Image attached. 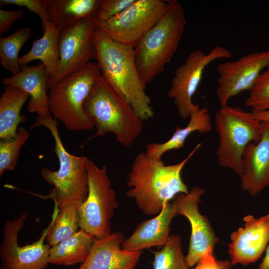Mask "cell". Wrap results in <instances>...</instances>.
Wrapping results in <instances>:
<instances>
[{
  "label": "cell",
  "instance_id": "18",
  "mask_svg": "<svg viewBox=\"0 0 269 269\" xmlns=\"http://www.w3.org/2000/svg\"><path fill=\"white\" fill-rule=\"evenodd\" d=\"M177 215L174 201L167 202L155 217L139 224L131 235L124 239L122 248L134 252L155 246L163 247L170 237L171 222Z\"/></svg>",
  "mask_w": 269,
  "mask_h": 269
},
{
  "label": "cell",
  "instance_id": "29",
  "mask_svg": "<svg viewBox=\"0 0 269 269\" xmlns=\"http://www.w3.org/2000/svg\"><path fill=\"white\" fill-rule=\"evenodd\" d=\"M245 104L251 108L252 112L269 109V66L261 73L254 83Z\"/></svg>",
  "mask_w": 269,
  "mask_h": 269
},
{
  "label": "cell",
  "instance_id": "10",
  "mask_svg": "<svg viewBox=\"0 0 269 269\" xmlns=\"http://www.w3.org/2000/svg\"><path fill=\"white\" fill-rule=\"evenodd\" d=\"M231 52L221 46H216L207 54L200 49L192 51L184 63L175 70L167 96L173 100L180 117L189 118L197 104L192 102L202 78L205 68L212 61L221 58H230Z\"/></svg>",
  "mask_w": 269,
  "mask_h": 269
},
{
  "label": "cell",
  "instance_id": "6",
  "mask_svg": "<svg viewBox=\"0 0 269 269\" xmlns=\"http://www.w3.org/2000/svg\"><path fill=\"white\" fill-rule=\"evenodd\" d=\"M101 76L97 62L91 61L48 89L50 113L68 130L77 132L93 129V125L84 110V104Z\"/></svg>",
  "mask_w": 269,
  "mask_h": 269
},
{
  "label": "cell",
  "instance_id": "26",
  "mask_svg": "<svg viewBox=\"0 0 269 269\" xmlns=\"http://www.w3.org/2000/svg\"><path fill=\"white\" fill-rule=\"evenodd\" d=\"M30 29L24 27L11 35L0 38V60L2 67L12 75L21 70L19 52L23 44L29 39Z\"/></svg>",
  "mask_w": 269,
  "mask_h": 269
},
{
  "label": "cell",
  "instance_id": "34",
  "mask_svg": "<svg viewBox=\"0 0 269 269\" xmlns=\"http://www.w3.org/2000/svg\"><path fill=\"white\" fill-rule=\"evenodd\" d=\"M252 113L254 117L259 121L269 122V109L263 111L252 112Z\"/></svg>",
  "mask_w": 269,
  "mask_h": 269
},
{
  "label": "cell",
  "instance_id": "25",
  "mask_svg": "<svg viewBox=\"0 0 269 269\" xmlns=\"http://www.w3.org/2000/svg\"><path fill=\"white\" fill-rule=\"evenodd\" d=\"M80 216L78 207L70 204L58 210L52 226L45 238L52 247L72 236L79 230Z\"/></svg>",
  "mask_w": 269,
  "mask_h": 269
},
{
  "label": "cell",
  "instance_id": "1",
  "mask_svg": "<svg viewBox=\"0 0 269 269\" xmlns=\"http://www.w3.org/2000/svg\"><path fill=\"white\" fill-rule=\"evenodd\" d=\"M201 145L199 143L184 159L171 165H165L161 158L149 157L145 152L138 153L128 175L127 185L130 189L126 196L134 198L145 214H158L176 195L189 192L181 172Z\"/></svg>",
  "mask_w": 269,
  "mask_h": 269
},
{
  "label": "cell",
  "instance_id": "12",
  "mask_svg": "<svg viewBox=\"0 0 269 269\" xmlns=\"http://www.w3.org/2000/svg\"><path fill=\"white\" fill-rule=\"evenodd\" d=\"M93 18L82 19L61 30L58 39L59 68L56 76L47 84V89L92 60H96Z\"/></svg>",
  "mask_w": 269,
  "mask_h": 269
},
{
  "label": "cell",
  "instance_id": "4",
  "mask_svg": "<svg viewBox=\"0 0 269 269\" xmlns=\"http://www.w3.org/2000/svg\"><path fill=\"white\" fill-rule=\"evenodd\" d=\"M84 108L96 128L92 137L103 136L111 133L122 145L130 148L142 131L143 121L102 76L91 90Z\"/></svg>",
  "mask_w": 269,
  "mask_h": 269
},
{
  "label": "cell",
  "instance_id": "2",
  "mask_svg": "<svg viewBox=\"0 0 269 269\" xmlns=\"http://www.w3.org/2000/svg\"><path fill=\"white\" fill-rule=\"evenodd\" d=\"M94 38L96 62L104 80L142 121L152 118L154 114L151 100L138 71L134 47L116 42L99 29H96Z\"/></svg>",
  "mask_w": 269,
  "mask_h": 269
},
{
  "label": "cell",
  "instance_id": "17",
  "mask_svg": "<svg viewBox=\"0 0 269 269\" xmlns=\"http://www.w3.org/2000/svg\"><path fill=\"white\" fill-rule=\"evenodd\" d=\"M124 239L120 231L95 238L89 256L78 269H134L142 252L123 250Z\"/></svg>",
  "mask_w": 269,
  "mask_h": 269
},
{
  "label": "cell",
  "instance_id": "21",
  "mask_svg": "<svg viewBox=\"0 0 269 269\" xmlns=\"http://www.w3.org/2000/svg\"><path fill=\"white\" fill-rule=\"evenodd\" d=\"M189 118L187 126L182 128L177 127L167 141L147 144L145 151L146 154L152 158L161 159L165 152L173 149H178L184 146L186 139L193 133L198 132L206 134L212 130L210 116L207 108H200L197 104Z\"/></svg>",
  "mask_w": 269,
  "mask_h": 269
},
{
  "label": "cell",
  "instance_id": "7",
  "mask_svg": "<svg viewBox=\"0 0 269 269\" xmlns=\"http://www.w3.org/2000/svg\"><path fill=\"white\" fill-rule=\"evenodd\" d=\"M215 122L219 135L218 162L221 166L233 170L240 176L244 149L251 142L260 140L262 122L254 117L252 112L228 105L220 107L216 112Z\"/></svg>",
  "mask_w": 269,
  "mask_h": 269
},
{
  "label": "cell",
  "instance_id": "33",
  "mask_svg": "<svg viewBox=\"0 0 269 269\" xmlns=\"http://www.w3.org/2000/svg\"><path fill=\"white\" fill-rule=\"evenodd\" d=\"M24 15L22 9L6 10L0 9V35L11 29L12 24Z\"/></svg>",
  "mask_w": 269,
  "mask_h": 269
},
{
  "label": "cell",
  "instance_id": "24",
  "mask_svg": "<svg viewBox=\"0 0 269 269\" xmlns=\"http://www.w3.org/2000/svg\"><path fill=\"white\" fill-rule=\"evenodd\" d=\"M95 238L82 229L50 247L49 264L69 266L83 263L89 256Z\"/></svg>",
  "mask_w": 269,
  "mask_h": 269
},
{
  "label": "cell",
  "instance_id": "11",
  "mask_svg": "<svg viewBox=\"0 0 269 269\" xmlns=\"http://www.w3.org/2000/svg\"><path fill=\"white\" fill-rule=\"evenodd\" d=\"M167 0H135L99 29L116 42L134 47L164 12Z\"/></svg>",
  "mask_w": 269,
  "mask_h": 269
},
{
  "label": "cell",
  "instance_id": "14",
  "mask_svg": "<svg viewBox=\"0 0 269 269\" xmlns=\"http://www.w3.org/2000/svg\"><path fill=\"white\" fill-rule=\"evenodd\" d=\"M205 191L204 188L196 186L187 194H179L173 199L177 215L185 216L191 226L189 249L185 257L189 268L195 266L206 253L213 251L218 241L208 219L198 210L199 202Z\"/></svg>",
  "mask_w": 269,
  "mask_h": 269
},
{
  "label": "cell",
  "instance_id": "30",
  "mask_svg": "<svg viewBox=\"0 0 269 269\" xmlns=\"http://www.w3.org/2000/svg\"><path fill=\"white\" fill-rule=\"evenodd\" d=\"M135 0H101L94 16L96 29L111 18L116 16Z\"/></svg>",
  "mask_w": 269,
  "mask_h": 269
},
{
  "label": "cell",
  "instance_id": "20",
  "mask_svg": "<svg viewBox=\"0 0 269 269\" xmlns=\"http://www.w3.org/2000/svg\"><path fill=\"white\" fill-rule=\"evenodd\" d=\"M42 28L43 36L33 41L30 50L19 57L18 61L21 66L39 60L44 65L48 84L56 76L59 68L58 39L61 29L52 21L47 22Z\"/></svg>",
  "mask_w": 269,
  "mask_h": 269
},
{
  "label": "cell",
  "instance_id": "5",
  "mask_svg": "<svg viewBox=\"0 0 269 269\" xmlns=\"http://www.w3.org/2000/svg\"><path fill=\"white\" fill-rule=\"evenodd\" d=\"M43 126L48 129L54 141V151L58 158L59 167L56 171L43 168L42 178L54 188L50 197L58 210L70 204L78 207L86 200L88 193V175L86 156H78L69 153L61 140L57 120L51 116H37L32 128Z\"/></svg>",
  "mask_w": 269,
  "mask_h": 269
},
{
  "label": "cell",
  "instance_id": "15",
  "mask_svg": "<svg viewBox=\"0 0 269 269\" xmlns=\"http://www.w3.org/2000/svg\"><path fill=\"white\" fill-rule=\"evenodd\" d=\"M244 227L231 235L228 254L232 265L256 262L269 242V214L258 218L251 215L243 219Z\"/></svg>",
  "mask_w": 269,
  "mask_h": 269
},
{
  "label": "cell",
  "instance_id": "22",
  "mask_svg": "<svg viewBox=\"0 0 269 269\" xmlns=\"http://www.w3.org/2000/svg\"><path fill=\"white\" fill-rule=\"evenodd\" d=\"M29 95L11 85H4L0 97V139L13 137L20 123L27 120L20 115L21 110Z\"/></svg>",
  "mask_w": 269,
  "mask_h": 269
},
{
  "label": "cell",
  "instance_id": "27",
  "mask_svg": "<svg viewBox=\"0 0 269 269\" xmlns=\"http://www.w3.org/2000/svg\"><path fill=\"white\" fill-rule=\"evenodd\" d=\"M154 255L153 269H189L186 264L179 236L170 235L162 249L152 252Z\"/></svg>",
  "mask_w": 269,
  "mask_h": 269
},
{
  "label": "cell",
  "instance_id": "23",
  "mask_svg": "<svg viewBox=\"0 0 269 269\" xmlns=\"http://www.w3.org/2000/svg\"><path fill=\"white\" fill-rule=\"evenodd\" d=\"M101 0H46L51 21L61 30L94 17Z\"/></svg>",
  "mask_w": 269,
  "mask_h": 269
},
{
  "label": "cell",
  "instance_id": "8",
  "mask_svg": "<svg viewBox=\"0 0 269 269\" xmlns=\"http://www.w3.org/2000/svg\"><path fill=\"white\" fill-rule=\"evenodd\" d=\"M88 193L85 202L78 207L80 229L96 239L111 234V221L118 207L116 193L107 173V167H98L91 158L87 164Z\"/></svg>",
  "mask_w": 269,
  "mask_h": 269
},
{
  "label": "cell",
  "instance_id": "31",
  "mask_svg": "<svg viewBox=\"0 0 269 269\" xmlns=\"http://www.w3.org/2000/svg\"><path fill=\"white\" fill-rule=\"evenodd\" d=\"M15 5L24 7L32 12L38 15L42 22V27L51 21L46 0H0V6Z\"/></svg>",
  "mask_w": 269,
  "mask_h": 269
},
{
  "label": "cell",
  "instance_id": "28",
  "mask_svg": "<svg viewBox=\"0 0 269 269\" xmlns=\"http://www.w3.org/2000/svg\"><path fill=\"white\" fill-rule=\"evenodd\" d=\"M29 132L24 128L18 129L12 138L0 141V177L6 170L15 169L21 146L29 138Z\"/></svg>",
  "mask_w": 269,
  "mask_h": 269
},
{
  "label": "cell",
  "instance_id": "16",
  "mask_svg": "<svg viewBox=\"0 0 269 269\" xmlns=\"http://www.w3.org/2000/svg\"><path fill=\"white\" fill-rule=\"evenodd\" d=\"M262 124L260 140L247 145L242 161L241 188L252 196L269 186V122Z\"/></svg>",
  "mask_w": 269,
  "mask_h": 269
},
{
  "label": "cell",
  "instance_id": "19",
  "mask_svg": "<svg viewBox=\"0 0 269 269\" xmlns=\"http://www.w3.org/2000/svg\"><path fill=\"white\" fill-rule=\"evenodd\" d=\"M1 81L4 85L14 86L29 95L27 105L29 112L42 117L51 116L46 92L48 78L42 63L31 66L21 65L18 73L4 77Z\"/></svg>",
  "mask_w": 269,
  "mask_h": 269
},
{
  "label": "cell",
  "instance_id": "13",
  "mask_svg": "<svg viewBox=\"0 0 269 269\" xmlns=\"http://www.w3.org/2000/svg\"><path fill=\"white\" fill-rule=\"evenodd\" d=\"M269 66V49L219 64L216 92L220 107L227 106L231 98L250 90L263 70Z\"/></svg>",
  "mask_w": 269,
  "mask_h": 269
},
{
  "label": "cell",
  "instance_id": "3",
  "mask_svg": "<svg viewBox=\"0 0 269 269\" xmlns=\"http://www.w3.org/2000/svg\"><path fill=\"white\" fill-rule=\"evenodd\" d=\"M186 23L180 3L177 0H167L162 14L134 47L138 71L145 85L160 74L171 60Z\"/></svg>",
  "mask_w": 269,
  "mask_h": 269
},
{
  "label": "cell",
  "instance_id": "35",
  "mask_svg": "<svg viewBox=\"0 0 269 269\" xmlns=\"http://www.w3.org/2000/svg\"><path fill=\"white\" fill-rule=\"evenodd\" d=\"M258 269H269V242L266 249V254Z\"/></svg>",
  "mask_w": 269,
  "mask_h": 269
},
{
  "label": "cell",
  "instance_id": "9",
  "mask_svg": "<svg viewBox=\"0 0 269 269\" xmlns=\"http://www.w3.org/2000/svg\"><path fill=\"white\" fill-rule=\"evenodd\" d=\"M58 211L55 208L49 226L43 231L38 240L25 246H19L18 233L27 217L24 211L12 221L6 220L3 228L2 242L0 246L1 269H45L49 264L50 246L45 243L46 237Z\"/></svg>",
  "mask_w": 269,
  "mask_h": 269
},
{
  "label": "cell",
  "instance_id": "32",
  "mask_svg": "<svg viewBox=\"0 0 269 269\" xmlns=\"http://www.w3.org/2000/svg\"><path fill=\"white\" fill-rule=\"evenodd\" d=\"M230 260H217L213 255V251L206 253L193 269H230Z\"/></svg>",
  "mask_w": 269,
  "mask_h": 269
}]
</instances>
